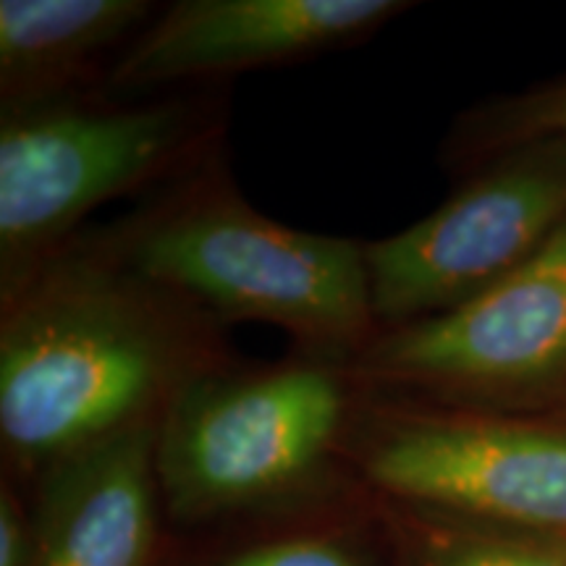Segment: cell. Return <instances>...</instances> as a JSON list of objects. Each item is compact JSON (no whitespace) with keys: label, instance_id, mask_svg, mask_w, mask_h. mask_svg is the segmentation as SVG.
Listing matches in <instances>:
<instances>
[{"label":"cell","instance_id":"cell-5","mask_svg":"<svg viewBox=\"0 0 566 566\" xmlns=\"http://www.w3.org/2000/svg\"><path fill=\"white\" fill-rule=\"evenodd\" d=\"M357 451L401 504L566 537V422L495 409L373 401Z\"/></svg>","mask_w":566,"mask_h":566},{"label":"cell","instance_id":"cell-7","mask_svg":"<svg viewBox=\"0 0 566 566\" xmlns=\"http://www.w3.org/2000/svg\"><path fill=\"white\" fill-rule=\"evenodd\" d=\"M566 226V139L512 147L401 233L365 244L373 313L386 328L485 292Z\"/></svg>","mask_w":566,"mask_h":566},{"label":"cell","instance_id":"cell-6","mask_svg":"<svg viewBox=\"0 0 566 566\" xmlns=\"http://www.w3.org/2000/svg\"><path fill=\"white\" fill-rule=\"evenodd\" d=\"M359 386L446 407L516 405L566 386V226L449 313L384 328L346 367Z\"/></svg>","mask_w":566,"mask_h":566},{"label":"cell","instance_id":"cell-10","mask_svg":"<svg viewBox=\"0 0 566 566\" xmlns=\"http://www.w3.org/2000/svg\"><path fill=\"white\" fill-rule=\"evenodd\" d=\"M142 0H0L3 111L71 97L95 59L145 30Z\"/></svg>","mask_w":566,"mask_h":566},{"label":"cell","instance_id":"cell-9","mask_svg":"<svg viewBox=\"0 0 566 566\" xmlns=\"http://www.w3.org/2000/svg\"><path fill=\"white\" fill-rule=\"evenodd\" d=\"M147 422L48 470L30 566H145L155 535V443Z\"/></svg>","mask_w":566,"mask_h":566},{"label":"cell","instance_id":"cell-11","mask_svg":"<svg viewBox=\"0 0 566 566\" xmlns=\"http://www.w3.org/2000/svg\"><path fill=\"white\" fill-rule=\"evenodd\" d=\"M396 535L409 566H566V537L483 525L412 504Z\"/></svg>","mask_w":566,"mask_h":566},{"label":"cell","instance_id":"cell-3","mask_svg":"<svg viewBox=\"0 0 566 566\" xmlns=\"http://www.w3.org/2000/svg\"><path fill=\"white\" fill-rule=\"evenodd\" d=\"M200 105L87 103L74 97L3 111L0 292H24L92 210L145 187L200 150Z\"/></svg>","mask_w":566,"mask_h":566},{"label":"cell","instance_id":"cell-14","mask_svg":"<svg viewBox=\"0 0 566 566\" xmlns=\"http://www.w3.org/2000/svg\"><path fill=\"white\" fill-rule=\"evenodd\" d=\"M32 527H27L17 495H0V566H30Z\"/></svg>","mask_w":566,"mask_h":566},{"label":"cell","instance_id":"cell-2","mask_svg":"<svg viewBox=\"0 0 566 566\" xmlns=\"http://www.w3.org/2000/svg\"><path fill=\"white\" fill-rule=\"evenodd\" d=\"M101 244L212 323L275 325L321 363L352 365L384 331L365 244L289 229L221 181L184 189Z\"/></svg>","mask_w":566,"mask_h":566},{"label":"cell","instance_id":"cell-12","mask_svg":"<svg viewBox=\"0 0 566 566\" xmlns=\"http://www.w3.org/2000/svg\"><path fill=\"white\" fill-rule=\"evenodd\" d=\"M480 122L483 129L478 137L495 150H512L537 139H566V80L499 105Z\"/></svg>","mask_w":566,"mask_h":566},{"label":"cell","instance_id":"cell-4","mask_svg":"<svg viewBox=\"0 0 566 566\" xmlns=\"http://www.w3.org/2000/svg\"><path fill=\"white\" fill-rule=\"evenodd\" d=\"M349 375L328 363L197 378L158 424L155 467L181 520L260 504L302 485L349 415Z\"/></svg>","mask_w":566,"mask_h":566},{"label":"cell","instance_id":"cell-8","mask_svg":"<svg viewBox=\"0 0 566 566\" xmlns=\"http://www.w3.org/2000/svg\"><path fill=\"white\" fill-rule=\"evenodd\" d=\"M412 3L401 0H181L132 38L113 87L239 74L363 40Z\"/></svg>","mask_w":566,"mask_h":566},{"label":"cell","instance_id":"cell-13","mask_svg":"<svg viewBox=\"0 0 566 566\" xmlns=\"http://www.w3.org/2000/svg\"><path fill=\"white\" fill-rule=\"evenodd\" d=\"M226 566H359V562L323 537H292L244 551Z\"/></svg>","mask_w":566,"mask_h":566},{"label":"cell","instance_id":"cell-1","mask_svg":"<svg viewBox=\"0 0 566 566\" xmlns=\"http://www.w3.org/2000/svg\"><path fill=\"white\" fill-rule=\"evenodd\" d=\"M208 315L132 273L103 244L55 254L0 328V438L48 467L160 422L192 380L221 370Z\"/></svg>","mask_w":566,"mask_h":566}]
</instances>
